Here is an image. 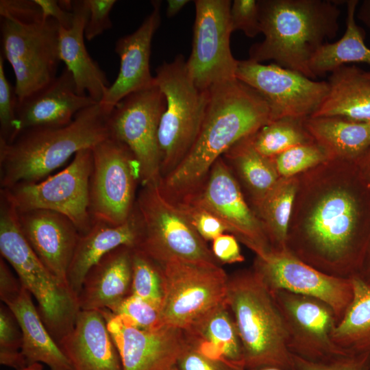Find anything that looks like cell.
I'll use <instances>...</instances> for the list:
<instances>
[{
	"instance_id": "1",
	"label": "cell",
	"mask_w": 370,
	"mask_h": 370,
	"mask_svg": "<svg viewBox=\"0 0 370 370\" xmlns=\"http://www.w3.org/2000/svg\"><path fill=\"white\" fill-rule=\"evenodd\" d=\"M297 179L286 249L328 275L356 276L370 245V189L356 165L327 160Z\"/></svg>"
},
{
	"instance_id": "2",
	"label": "cell",
	"mask_w": 370,
	"mask_h": 370,
	"mask_svg": "<svg viewBox=\"0 0 370 370\" xmlns=\"http://www.w3.org/2000/svg\"><path fill=\"white\" fill-rule=\"evenodd\" d=\"M208 90L205 116L193 147L160 183L163 193L173 200L197 190L215 162L230 148L272 121L265 99L237 79Z\"/></svg>"
},
{
	"instance_id": "3",
	"label": "cell",
	"mask_w": 370,
	"mask_h": 370,
	"mask_svg": "<svg viewBox=\"0 0 370 370\" xmlns=\"http://www.w3.org/2000/svg\"><path fill=\"white\" fill-rule=\"evenodd\" d=\"M262 42L253 45L249 60L275 64L314 79L312 58L339 29L338 3L330 0H259Z\"/></svg>"
},
{
	"instance_id": "4",
	"label": "cell",
	"mask_w": 370,
	"mask_h": 370,
	"mask_svg": "<svg viewBox=\"0 0 370 370\" xmlns=\"http://www.w3.org/2000/svg\"><path fill=\"white\" fill-rule=\"evenodd\" d=\"M109 115L97 103L66 125L27 129L10 142H0L1 189L40 182L78 151L109 138Z\"/></svg>"
},
{
	"instance_id": "5",
	"label": "cell",
	"mask_w": 370,
	"mask_h": 370,
	"mask_svg": "<svg viewBox=\"0 0 370 370\" xmlns=\"http://www.w3.org/2000/svg\"><path fill=\"white\" fill-rule=\"evenodd\" d=\"M0 17L1 54L12 66L20 101L56 77L60 26L34 0H1Z\"/></svg>"
},
{
	"instance_id": "6",
	"label": "cell",
	"mask_w": 370,
	"mask_h": 370,
	"mask_svg": "<svg viewBox=\"0 0 370 370\" xmlns=\"http://www.w3.org/2000/svg\"><path fill=\"white\" fill-rule=\"evenodd\" d=\"M226 303L241 341L244 369L293 370L280 308L273 293L253 269L229 277Z\"/></svg>"
},
{
	"instance_id": "7",
	"label": "cell",
	"mask_w": 370,
	"mask_h": 370,
	"mask_svg": "<svg viewBox=\"0 0 370 370\" xmlns=\"http://www.w3.org/2000/svg\"><path fill=\"white\" fill-rule=\"evenodd\" d=\"M0 252L36 299L41 319L58 344L74 327L80 311L77 297L36 255L21 231L16 209L3 192H0Z\"/></svg>"
},
{
	"instance_id": "8",
	"label": "cell",
	"mask_w": 370,
	"mask_h": 370,
	"mask_svg": "<svg viewBox=\"0 0 370 370\" xmlns=\"http://www.w3.org/2000/svg\"><path fill=\"white\" fill-rule=\"evenodd\" d=\"M154 78L166 100L158 132L162 178L176 168L193 147L205 116L208 90L195 85L182 55L158 66Z\"/></svg>"
},
{
	"instance_id": "9",
	"label": "cell",
	"mask_w": 370,
	"mask_h": 370,
	"mask_svg": "<svg viewBox=\"0 0 370 370\" xmlns=\"http://www.w3.org/2000/svg\"><path fill=\"white\" fill-rule=\"evenodd\" d=\"M160 183L142 186L136 199L142 221V234L136 248L159 264L176 259L218 264L206 241L163 193Z\"/></svg>"
},
{
	"instance_id": "10",
	"label": "cell",
	"mask_w": 370,
	"mask_h": 370,
	"mask_svg": "<svg viewBox=\"0 0 370 370\" xmlns=\"http://www.w3.org/2000/svg\"><path fill=\"white\" fill-rule=\"evenodd\" d=\"M160 265L164 325L186 330L226 302L229 277L218 264L176 259Z\"/></svg>"
},
{
	"instance_id": "11",
	"label": "cell",
	"mask_w": 370,
	"mask_h": 370,
	"mask_svg": "<svg viewBox=\"0 0 370 370\" xmlns=\"http://www.w3.org/2000/svg\"><path fill=\"white\" fill-rule=\"evenodd\" d=\"M93 158L91 149L78 151L58 173L38 182L1 189L18 211L42 209L68 217L80 235L90 229V182Z\"/></svg>"
},
{
	"instance_id": "12",
	"label": "cell",
	"mask_w": 370,
	"mask_h": 370,
	"mask_svg": "<svg viewBox=\"0 0 370 370\" xmlns=\"http://www.w3.org/2000/svg\"><path fill=\"white\" fill-rule=\"evenodd\" d=\"M90 210L93 220L114 225L125 222L135 205L139 165L123 143L110 136L92 149Z\"/></svg>"
},
{
	"instance_id": "13",
	"label": "cell",
	"mask_w": 370,
	"mask_h": 370,
	"mask_svg": "<svg viewBox=\"0 0 370 370\" xmlns=\"http://www.w3.org/2000/svg\"><path fill=\"white\" fill-rule=\"evenodd\" d=\"M165 108V97L155 84L127 95L109 115L110 136L133 153L139 165L142 186L162 180L158 132Z\"/></svg>"
},
{
	"instance_id": "14",
	"label": "cell",
	"mask_w": 370,
	"mask_h": 370,
	"mask_svg": "<svg viewBox=\"0 0 370 370\" xmlns=\"http://www.w3.org/2000/svg\"><path fill=\"white\" fill-rule=\"evenodd\" d=\"M230 0H196L191 53L188 73L201 90L234 80L238 60L230 49Z\"/></svg>"
},
{
	"instance_id": "15",
	"label": "cell",
	"mask_w": 370,
	"mask_h": 370,
	"mask_svg": "<svg viewBox=\"0 0 370 370\" xmlns=\"http://www.w3.org/2000/svg\"><path fill=\"white\" fill-rule=\"evenodd\" d=\"M236 77L265 99L272 121L311 116L328 92V81H317L275 63L238 61Z\"/></svg>"
},
{
	"instance_id": "16",
	"label": "cell",
	"mask_w": 370,
	"mask_h": 370,
	"mask_svg": "<svg viewBox=\"0 0 370 370\" xmlns=\"http://www.w3.org/2000/svg\"><path fill=\"white\" fill-rule=\"evenodd\" d=\"M252 269L272 292L284 290L325 302L333 310L338 323L353 298L351 278L328 275L287 249H272L256 256Z\"/></svg>"
},
{
	"instance_id": "17",
	"label": "cell",
	"mask_w": 370,
	"mask_h": 370,
	"mask_svg": "<svg viewBox=\"0 0 370 370\" xmlns=\"http://www.w3.org/2000/svg\"><path fill=\"white\" fill-rule=\"evenodd\" d=\"M180 199L194 201L216 216L227 231L256 256L273 249L260 221L248 205L238 181L223 157L215 162L197 190Z\"/></svg>"
},
{
	"instance_id": "18",
	"label": "cell",
	"mask_w": 370,
	"mask_h": 370,
	"mask_svg": "<svg viewBox=\"0 0 370 370\" xmlns=\"http://www.w3.org/2000/svg\"><path fill=\"white\" fill-rule=\"evenodd\" d=\"M272 293L284 319L292 355L326 362L349 354L332 340L338 320L330 306L307 295L284 290Z\"/></svg>"
},
{
	"instance_id": "19",
	"label": "cell",
	"mask_w": 370,
	"mask_h": 370,
	"mask_svg": "<svg viewBox=\"0 0 370 370\" xmlns=\"http://www.w3.org/2000/svg\"><path fill=\"white\" fill-rule=\"evenodd\" d=\"M123 370H171L191 348L185 332L164 325L155 330L132 325L108 309L101 310Z\"/></svg>"
},
{
	"instance_id": "20",
	"label": "cell",
	"mask_w": 370,
	"mask_h": 370,
	"mask_svg": "<svg viewBox=\"0 0 370 370\" xmlns=\"http://www.w3.org/2000/svg\"><path fill=\"white\" fill-rule=\"evenodd\" d=\"M16 211L19 227L31 248L49 271L68 285L67 273L80 236L75 225L52 210Z\"/></svg>"
},
{
	"instance_id": "21",
	"label": "cell",
	"mask_w": 370,
	"mask_h": 370,
	"mask_svg": "<svg viewBox=\"0 0 370 370\" xmlns=\"http://www.w3.org/2000/svg\"><path fill=\"white\" fill-rule=\"evenodd\" d=\"M152 5L153 10L140 26L116 41L115 51L120 58L119 71L99 102L108 114L127 95L155 85L149 60L152 38L160 24V2L152 1Z\"/></svg>"
},
{
	"instance_id": "22",
	"label": "cell",
	"mask_w": 370,
	"mask_h": 370,
	"mask_svg": "<svg viewBox=\"0 0 370 370\" xmlns=\"http://www.w3.org/2000/svg\"><path fill=\"white\" fill-rule=\"evenodd\" d=\"M97 103L77 92L73 77L65 68L51 82L18 101L13 139L27 129L66 125L79 112Z\"/></svg>"
},
{
	"instance_id": "23",
	"label": "cell",
	"mask_w": 370,
	"mask_h": 370,
	"mask_svg": "<svg viewBox=\"0 0 370 370\" xmlns=\"http://www.w3.org/2000/svg\"><path fill=\"white\" fill-rule=\"evenodd\" d=\"M58 345L73 370H123L101 310H80L73 330Z\"/></svg>"
},
{
	"instance_id": "24",
	"label": "cell",
	"mask_w": 370,
	"mask_h": 370,
	"mask_svg": "<svg viewBox=\"0 0 370 370\" xmlns=\"http://www.w3.org/2000/svg\"><path fill=\"white\" fill-rule=\"evenodd\" d=\"M141 234L142 221L136 205L129 219L122 224L114 225L93 220L89 231L79 236L67 273L68 285L76 297L93 265L119 247H137Z\"/></svg>"
},
{
	"instance_id": "25",
	"label": "cell",
	"mask_w": 370,
	"mask_h": 370,
	"mask_svg": "<svg viewBox=\"0 0 370 370\" xmlns=\"http://www.w3.org/2000/svg\"><path fill=\"white\" fill-rule=\"evenodd\" d=\"M133 249L119 247L89 269L77 295L80 310L110 309L130 295Z\"/></svg>"
},
{
	"instance_id": "26",
	"label": "cell",
	"mask_w": 370,
	"mask_h": 370,
	"mask_svg": "<svg viewBox=\"0 0 370 370\" xmlns=\"http://www.w3.org/2000/svg\"><path fill=\"white\" fill-rule=\"evenodd\" d=\"M74 14L69 29L60 27L58 51L72 74L77 92L99 103L110 86L105 72L89 55L84 42V28L89 14L87 0L72 1Z\"/></svg>"
},
{
	"instance_id": "27",
	"label": "cell",
	"mask_w": 370,
	"mask_h": 370,
	"mask_svg": "<svg viewBox=\"0 0 370 370\" xmlns=\"http://www.w3.org/2000/svg\"><path fill=\"white\" fill-rule=\"evenodd\" d=\"M184 331L198 353L232 369H244L241 341L226 302Z\"/></svg>"
},
{
	"instance_id": "28",
	"label": "cell",
	"mask_w": 370,
	"mask_h": 370,
	"mask_svg": "<svg viewBox=\"0 0 370 370\" xmlns=\"http://www.w3.org/2000/svg\"><path fill=\"white\" fill-rule=\"evenodd\" d=\"M15 315L22 331L21 352L27 366L44 363L50 370H73L35 306L32 295L23 286L13 299L5 303Z\"/></svg>"
},
{
	"instance_id": "29",
	"label": "cell",
	"mask_w": 370,
	"mask_h": 370,
	"mask_svg": "<svg viewBox=\"0 0 370 370\" xmlns=\"http://www.w3.org/2000/svg\"><path fill=\"white\" fill-rule=\"evenodd\" d=\"M304 126L328 160L354 162L370 147V121L310 116L304 119Z\"/></svg>"
},
{
	"instance_id": "30",
	"label": "cell",
	"mask_w": 370,
	"mask_h": 370,
	"mask_svg": "<svg viewBox=\"0 0 370 370\" xmlns=\"http://www.w3.org/2000/svg\"><path fill=\"white\" fill-rule=\"evenodd\" d=\"M328 83V94L311 116L370 121V78L365 71L355 65H343L331 72Z\"/></svg>"
},
{
	"instance_id": "31",
	"label": "cell",
	"mask_w": 370,
	"mask_h": 370,
	"mask_svg": "<svg viewBox=\"0 0 370 370\" xmlns=\"http://www.w3.org/2000/svg\"><path fill=\"white\" fill-rule=\"evenodd\" d=\"M345 2V32L338 40L322 45L312 58L310 69L314 79L348 63L370 65V48L365 43V33L356 21L359 1Z\"/></svg>"
},
{
	"instance_id": "32",
	"label": "cell",
	"mask_w": 370,
	"mask_h": 370,
	"mask_svg": "<svg viewBox=\"0 0 370 370\" xmlns=\"http://www.w3.org/2000/svg\"><path fill=\"white\" fill-rule=\"evenodd\" d=\"M353 298L332 333V340L349 354H370V286L351 278Z\"/></svg>"
},
{
	"instance_id": "33",
	"label": "cell",
	"mask_w": 370,
	"mask_h": 370,
	"mask_svg": "<svg viewBox=\"0 0 370 370\" xmlns=\"http://www.w3.org/2000/svg\"><path fill=\"white\" fill-rule=\"evenodd\" d=\"M223 156L235 168L250 195L254 207L280 178L271 158L263 156L255 149L250 136L234 144Z\"/></svg>"
},
{
	"instance_id": "34",
	"label": "cell",
	"mask_w": 370,
	"mask_h": 370,
	"mask_svg": "<svg viewBox=\"0 0 370 370\" xmlns=\"http://www.w3.org/2000/svg\"><path fill=\"white\" fill-rule=\"evenodd\" d=\"M297 184V176L280 177L272 190L254 207L273 249H286L288 229Z\"/></svg>"
},
{
	"instance_id": "35",
	"label": "cell",
	"mask_w": 370,
	"mask_h": 370,
	"mask_svg": "<svg viewBox=\"0 0 370 370\" xmlns=\"http://www.w3.org/2000/svg\"><path fill=\"white\" fill-rule=\"evenodd\" d=\"M304 119L282 118L269 122L250 136L254 147L262 156L273 158L291 147L313 141Z\"/></svg>"
},
{
	"instance_id": "36",
	"label": "cell",
	"mask_w": 370,
	"mask_h": 370,
	"mask_svg": "<svg viewBox=\"0 0 370 370\" xmlns=\"http://www.w3.org/2000/svg\"><path fill=\"white\" fill-rule=\"evenodd\" d=\"M161 266L140 250L132 253V295L161 308L163 298Z\"/></svg>"
},
{
	"instance_id": "37",
	"label": "cell",
	"mask_w": 370,
	"mask_h": 370,
	"mask_svg": "<svg viewBox=\"0 0 370 370\" xmlns=\"http://www.w3.org/2000/svg\"><path fill=\"white\" fill-rule=\"evenodd\" d=\"M271 159L279 177L283 178L296 177L328 160L314 141L291 147Z\"/></svg>"
},
{
	"instance_id": "38",
	"label": "cell",
	"mask_w": 370,
	"mask_h": 370,
	"mask_svg": "<svg viewBox=\"0 0 370 370\" xmlns=\"http://www.w3.org/2000/svg\"><path fill=\"white\" fill-rule=\"evenodd\" d=\"M22 345L20 325L13 312L3 303L0 307V363L16 370L27 367Z\"/></svg>"
},
{
	"instance_id": "39",
	"label": "cell",
	"mask_w": 370,
	"mask_h": 370,
	"mask_svg": "<svg viewBox=\"0 0 370 370\" xmlns=\"http://www.w3.org/2000/svg\"><path fill=\"white\" fill-rule=\"evenodd\" d=\"M160 306L130 294L110 310L132 325L143 330H155L164 325Z\"/></svg>"
},
{
	"instance_id": "40",
	"label": "cell",
	"mask_w": 370,
	"mask_h": 370,
	"mask_svg": "<svg viewBox=\"0 0 370 370\" xmlns=\"http://www.w3.org/2000/svg\"><path fill=\"white\" fill-rule=\"evenodd\" d=\"M173 201L204 241H213L227 232L216 216L195 202L187 199Z\"/></svg>"
},
{
	"instance_id": "41",
	"label": "cell",
	"mask_w": 370,
	"mask_h": 370,
	"mask_svg": "<svg viewBox=\"0 0 370 370\" xmlns=\"http://www.w3.org/2000/svg\"><path fill=\"white\" fill-rule=\"evenodd\" d=\"M4 58L0 55V142L11 141L15 134L18 98L7 79Z\"/></svg>"
},
{
	"instance_id": "42",
	"label": "cell",
	"mask_w": 370,
	"mask_h": 370,
	"mask_svg": "<svg viewBox=\"0 0 370 370\" xmlns=\"http://www.w3.org/2000/svg\"><path fill=\"white\" fill-rule=\"evenodd\" d=\"M232 31H242L246 36L255 38L261 33L258 1L234 0L230 12Z\"/></svg>"
},
{
	"instance_id": "43",
	"label": "cell",
	"mask_w": 370,
	"mask_h": 370,
	"mask_svg": "<svg viewBox=\"0 0 370 370\" xmlns=\"http://www.w3.org/2000/svg\"><path fill=\"white\" fill-rule=\"evenodd\" d=\"M293 370H370V354H347L326 362H312L293 355Z\"/></svg>"
},
{
	"instance_id": "44",
	"label": "cell",
	"mask_w": 370,
	"mask_h": 370,
	"mask_svg": "<svg viewBox=\"0 0 370 370\" xmlns=\"http://www.w3.org/2000/svg\"><path fill=\"white\" fill-rule=\"evenodd\" d=\"M89 14L84 28V37L92 40L112 26L110 12L115 0H87Z\"/></svg>"
},
{
	"instance_id": "45",
	"label": "cell",
	"mask_w": 370,
	"mask_h": 370,
	"mask_svg": "<svg viewBox=\"0 0 370 370\" xmlns=\"http://www.w3.org/2000/svg\"><path fill=\"white\" fill-rule=\"evenodd\" d=\"M236 238L231 234H223L212 241V251L217 260L225 264L242 262L245 258L241 254Z\"/></svg>"
},
{
	"instance_id": "46",
	"label": "cell",
	"mask_w": 370,
	"mask_h": 370,
	"mask_svg": "<svg viewBox=\"0 0 370 370\" xmlns=\"http://www.w3.org/2000/svg\"><path fill=\"white\" fill-rule=\"evenodd\" d=\"M179 370H234L225 365L212 360L190 348L178 360Z\"/></svg>"
},
{
	"instance_id": "47",
	"label": "cell",
	"mask_w": 370,
	"mask_h": 370,
	"mask_svg": "<svg viewBox=\"0 0 370 370\" xmlns=\"http://www.w3.org/2000/svg\"><path fill=\"white\" fill-rule=\"evenodd\" d=\"M40 7L43 15L54 19L60 27L69 29L73 25L74 14L66 9L61 1L34 0Z\"/></svg>"
},
{
	"instance_id": "48",
	"label": "cell",
	"mask_w": 370,
	"mask_h": 370,
	"mask_svg": "<svg viewBox=\"0 0 370 370\" xmlns=\"http://www.w3.org/2000/svg\"><path fill=\"white\" fill-rule=\"evenodd\" d=\"M23 288V284L14 275L8 267L6 260L2 257L0 258V298L5 304L15 297Z\"/></svg>"
},
{
	"instance_id": "49",
	"label": "cell",
	"mask_w": 370,
	"mask_h": 370,
	"mask_svg": "<svg viewBox=\"0 0 370 370\" xmlns=\"http://www.w3.org/2000/svg\"><path fill=\"white\" fill-rule=\"evenodd\" d=\"M354 162L370 189V147Z\"/></svg>"
},
{
	"instance_id": "50",
	"label": "cell",
	"mask_w": 370,
	"mask_h": 370,
	"mask_svg": "<svg viewBox=\"0 0 370 370\" xmlns=\"http://www.w3.org/2000/svg\"><path fill=\"white\" fill-rule=\"evenodd\" d=\"M356 16L370 29V0H363L359 3Z\"/></svg>"
},
{
	"instance_id": "51",
	"label": "cell",
	"mask_w": 370,
	"mask_h": 370,
	"mask_svg": "<svg viewBox=\"0 0 370 370\" xmlns=\"http://www.w3.org/2000/svg\"><path fill=\"white\" fill-rule=\"evenodd\" d=\"M365 283L370 286V245L367 249L361 267L356 275Z\"/></svg>"
},
{
	"instance_id": "52",
	"label": "cell",
	"mask_w": 370,
	"mask_h": 370,
	"mask_svg": "<svg viewBox=\"0 0 370 370\" xmlns=\"http://www.w3.org/2000/svg\"><path fill=\"white\" fill-rule=\"evenodd\" d=\"M188 0H168L166 14L168 17L176 15L188 3Z\"/></svg>"
},
{
	"instance_id": "53",
	"label": "cell",
	"mask_w": 370,
	"mask_h": 370,
	"mask_svg": "<svg viewBox=\"0 0 370 370\" xmlns=\"http://www.w3.org/2000/svg\"><path fill=\"white\" fill-rule=\"evenodd\" d=\"M20 370H43V368L41 363H34L28 365Z\"/></svg>"
},
{
	"instance_id": "54",
	"label": "cell",
	"mask_w": 370,
	"mask_h": 370,
	"mask_svg": "<svg viewBox=\"0 0 370 370\" xmlns=\"http://www.w3.org/2000/svg\"><path fill=\"white\" fill-rule=\"evenodd\" d=\"M238 370H282L279 368L276 367H258V368H254V369H241Z\"/></svg>"
},
{
	"instance_id": "55",
	"label": "cell",
	"mask_w": 370,
	"mask_h": 370,
	"mask_svg": "<svg viewBox=\"0 0 370 370\" xmlns=\"http://www.w3.org/2000/svg\"><path fill=\"white\" fill-rule=\"evenodd\" d=\"M365 75L370 78V72H365Z\"/></svg>"
},
{
	"instance_id": "56",
	"label": "cell",
	"mask_w": 370,
	"mask_h": 370,
	"mask_svg": "<svg viewBox=\"0 0 370 370\" xmlns=\"http://www.w3.org/2000/svg\"><path fill=\"white\" fill-rule=\"evenodd\" d=\"M171 370H179V369L175 366Z\"/></svg>"
}]
</instances>
